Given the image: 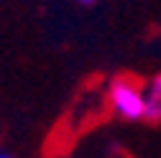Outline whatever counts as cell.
Returning a JSON list of instances; mask_svg holds the SVG:
<instances>
[{"mask_svg":"<svg viewBox=\"0 0 161 158\" xmlns=\"http://www.w3.org/2000/svg\"><path fill=\"white\" fill-rule=\"evenodd\" d=\"M110 107L120 120H143V84L136 76H115L110 82Z\"/></svg>","mask_w":161,"mask_h":158,"instance_id":"6da1fadb","label":"cell"},{"mask_svg":"<svg viewBox=\"0 0 161 158\" xmlns=\"http://www.w3.org/2000/svg\"><path fill=\"white\" fill-rule=\"evenodd\" d=\"M143 102H146V107H143V120L158 125V123H161V71L146 84V89H143Z\"/></svg>","mask_w":161,"mask_h":158,"instance_id":"7a4b0ae2","label":"cell"},{"mask_svg":"<svg viewBox=\"0 0 161 158\" xmlns=\"http://www.w3.org/2000/svg\"><path fill=\"white\" fill-rule=\"evenodd\" d=\"M77 3H79V5H85V8H90V5L97 3V0H77Z\"/></svg>","mask_w":161,"mask_h":158,"instance_id":"3957f363","label":"cell"},{"mask_svg":"<svg viewBox=\"0 0 161 158\" xmlns=\"http://www.w3.org/2000/svg\"><path fill=\"white\" fill-rule=\"evenodd\" d=\"M0 158H13V155L10 153H0Z\"/></svg>","mask_w":161,"mask_h":158,"instance_id":"277c9868","label":"cell"}]
</instances>
